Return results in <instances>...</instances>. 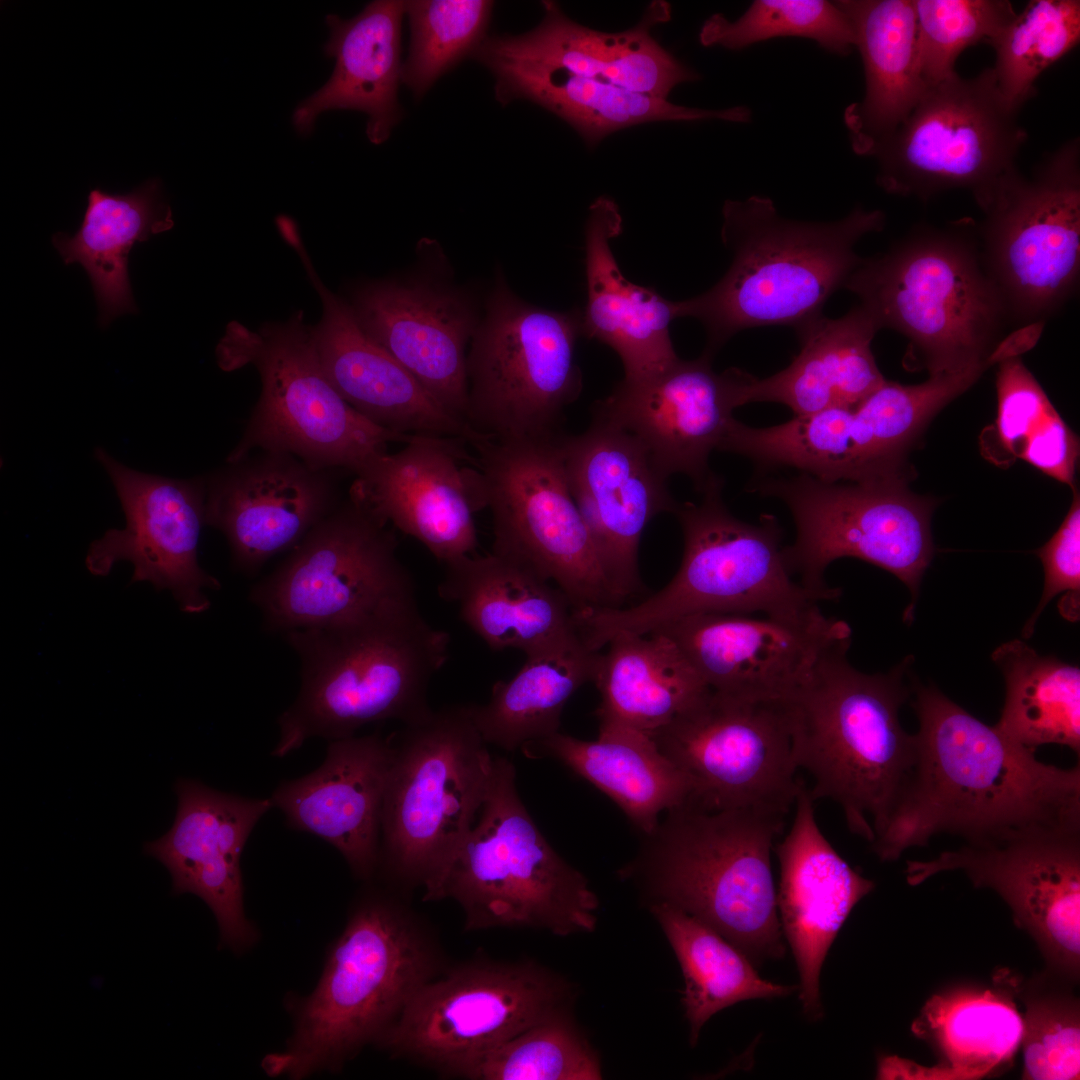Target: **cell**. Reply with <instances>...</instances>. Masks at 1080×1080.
Here are the masks:
<instances>
[{
	"instance_id": "obj_1",
	"label": "cell",
	"mask_w": 1080,
	"mask_h": 1080,
	"mask_svg": "<svg viewBox=\"0 0 1080 1080\" xmlns=\"http://www.w3.org/2000/svg\"><path fill=\"white\" fill-rule=\"evenodd\" d=\"M911 686L916 762L902 802L871 843L882 861L943 833L976 842L1033 828L1080 829L1079 763L1046 764L933 684Z\"/></svg>"
},
{
	"instance_id": "obj_2",
	"label": "cell",
	"mask_w": 1080,
	"mask_h": 1080,
	"mask_svg": "<svg viewBox=\"0 0 1080 1080\" xmlns=\"http://www.w3.org/2000/svg\"><path fill=\"white\" fill-rule=\"evenodd\" d=\"M301 664V686L278 718L281 758L313 737L355 735L364 725H404L433 709L427 691L449 657L450 635L421 614L416 595L390 600L347 622L283 634Z\"/></svg>"
},
{
	"instance_id": "obj_3",
	"label": "cell",
	"mask_w": 1080,
	"mask_h": 1080,
	"mask_svg": "<svg viewBox=\"0 0 1080 1080\" xmlns=\"http://www.w3.org/2000/svg\"><path fill=\"white\" fill-rule=\"evenodd\" d=\"M851 637L828 647L787 701L799 769L812 800L830 799L849 829L872 843L902 802L916 762V736L899 712L911 697L905 657L887 673L867 674L847 659Z\"/></svg>"
},
{
	"instance_id": "obj_4",
	"label": "cell",
	"mask_w": 1080,
	"mask_h": 1080,
	"mask_svg": "<svg viewBox=\"0 0 1080 1080\" xmlns=\"http://www.w3.org/2000/svg\"><path fill=\"white\" fill-rule=\"evenodd\" d=\"M446 968L430 927L387 885L357 899L315 990L296 1011L286 1049L268 1055L270 1076L339 1070L378 1040L417 991Z\"/></svg>"
},
{
	"instance_id": "obj_5",
	"label": "cell",
	"mask_w": 1080,
	"mask_h": 1080,
	"mask_svg": "<svg viewBox=\"0 0 1080 1080\" xmlns=\"http://www.w3.org/2000/svg\"><path fill=\"white\" fill-rule=\"evenodd\" d=\"M721 239L732 262L710 289L674 301L676 318L698 320L706 332L703 354L714 358L738 332L791 326L822 315L824 304L860 264L857 242L883 230L881 210L855 207L831 222L781 216L764 196L726 200Z\"/></svg>"
},
{
	"instance_id": "obj_6",
	"label": "cell",
	"mask_w": 1080,
	"mask_h": 1080,
	"mask_svg": "<svg viewBox=\"0 0 1080 1080\" xmlns=\"http://www.w3.org/2000/svg\"><path fill=\"white\" fill-rule=\"evenodd\" d=\"M665 813L621 875L650 904L664 902L693 916L754 965L782 958L771 849L786 814L707 809L691 801Z\"/></svg>"
},
{
	"instance_id": "obj_7",
	"label": "cell",
	"mask_w": 1080,
	"mask_h": 1080,
	"mask_svg": "<svg viewBox=\"0 0 1080 1080\" xmlns=\"http://www.w3.org/2000/svg\"><path fill=\"white\" fill-rule=\"evenodd\" d=\"M724 480L710 475L699 503H677L684 536L680 567L672 580L628 608H588L574 613L581 637L599 651L617 634H649L683 617L736 613L794 617L831 597L792 579L782 529L764 514L751 524L733 516L722 500Z\"/></svg>"
},
{
	"instance_id": "obj_8",
	"label": "cell",
	"mask_w": 1080,
	"mask_h": 1080,
	"mask_svg": "<svg viewBox=\"0 0 1080 1080\" xmlns=\"http://www.w3.org/2000/svg\"><path fill=\"white\" fill-rule=\"evenodd\" d=\"M844 288L880 329L905 336L930 373L990 362L1008 324L968 220L912 229L884 253L862 258Z\"/></svg>"
},
{
	"instance_id": "obj_9",
	"label": "cell",
	"mask_w": 1080,
	"mask_h": 1080,
	"mask_svg": "<svg viewBox=\"0 0 1080 1080\" xmlns=\"http://www.w3.org/2000/svg\"><path fill=\"white\" fill-rule=\"evenodd\" d=\"M455 901L466 931L591 932L598 899L585 876L549 844L523 804L516 770L494 756L480 817L423 901Z\"/></svg>"
},
{
	"instance_id": "obj_10",
	"label": "cell",
	"mask_w": 1080,
	"mask_h": 1080,
	"mask_svg": "<svg viewBox=\"0 0 1080 1080\" xmlns=\"http://www.w3.org/2000/svg\"><path fill=\"white\" fill-rule=\"evenodd\" d=\"M391 741L377 874L408 895L433 885L470 832L494 756L471 704L433 710Z\"/></svg>"
},
{
	"instance_id": "obj_11",
	"label": "cell",
	"mask_w": 1080,
	"mask_h": 1080,
	"mask_svg": "<svg viewBox=\"0 0 1080 1080\" xmlns=\"http://www.w3.org/2000/svg\"><path fill=\"white\" fill-rule=\"evenodd\" d=\"M215 353L223 371L252 365L261 379L260 397L227 462L257 451L283 452L317 468L356 475L387 453L390 443L413 437L371 423L341 397L325 374L302 311L258 330L232 321Z\"/></svg>"
},
{
	"instance_id": "obj_12",
	"label": "cell",
	"mask_w": 1080,
	"mask_h": 1080,
	"mask_svg": "<svg viewBox=\"0 0 1080 1080\" xmlns=\"http://www.w3.org/2000/svg\"><path fill=\"white\" fill-rule=\"evenodd\" d=\"M984 267L1008 324L1045 323L1076 293L1080 273V141L1046 154L1025 175L1015 167L974 196Z\"/></svg>"
},
{
	"instance_id": "obj_13",
	"label": "cell",
	"mask_w": 1080,
	"mask_h": 1080,
	"mask_svg": "<svg viewBox=\"0 0 1080 1080\" xmlns=\"http://www.w3.org/2000/svg\"><path fill=\"white\" fill-rule=\"evenodd\" d=\"M467 353V424L500 440L552 438L582 392L575 361L582 311L517 296L501 272Z\"/></svg>"
},
{
	"instance_id": "obj_14",
	"label": "cell",
	"mask_w": 1080,
	"mask_h": 1080,
	"mask_svg": "<svg viewBox=\"0 0 1080 1080\" xmlns=\"http://www.w3.org/2000/svg\"><path fill=\"white\" fill-rule=\"evenodd\" d=\"M909 478L827 482L806 473L764 477L750 487L782 501L792 514L796 538L783 548L790 573L804 587L833 600L841 589L824 574L830 563L854 557L896 576L911 601L903 620L911 623L923 575L934 554V503L908 488Z\"/></svg>"
},
{
	"instance_id": "obj_15",
	"label": "cell",
	"mask_w": 1080,
	"mask_h": 1080,
	"mask_svg": "<svg viewBox=\"0 0 1080 1080\" xmlns=\"http://www.w3.org/2000/svg\"><path fill=\"white\" fill-rule=\"evenodd\" d=\"M561 435L485 438L472 445L492 515V553L555 584L573 612L617 608L568 485L559 447Z\"/></svg>"
},
{
	"instance_id": "obj_16",
	"label": "cell",
	"mask_w": 1080,
	"mask_h": 1080,
	"mask_svg": "<svg viewBox=\"0 0 1080 1080\" xmlns=\"http://www.w3.org/2000/svg\"><path fill=\"white\" fill-rule=\"evenodd\" d=\"M569 998V985L538 964L474 959L423 985L376 1044L458 1077L483 1054L567 1014Z\"/></svg>"
},
{
	"instance_id": "obj_17",
	"label": "cell",
	"mask_w": 1080,
	"mask_h": 1080,
	"mask_svg": "<svg viewBox=\"0 0 1080 1080\" xmlns=\"http://www.w3.org/2000/svg\"><path fill=\"white\" fill-rule=\"evenodd\" d=\"M992 68L927 86L906 119L868 157L887 193L922 201L953 189L977 195L1016 167L1027 132Z\"/></svg>"
},
{
	"instance_id": "obj_18",
	"label": "cell",
	"mask_w": 1080,
	"mask_h": 1080,
	"mask_svg": "<svg viewBox=\"0 0 1080 1080\" xmlns=\"http://www.w3.org/2000/svg\"><path fill=\"white\" fill-rule=\"evenodd\" d=\"M388 524L350 496L250 591L263 627L287 632L338 625L416 595Z\"/></svg>"
},
{
	"instance_id": "obj_19",
	"label": "cell",
	"mask_w": 1080,
	"mask_h": 1080,
	"mask_svg": "<svg viewBox=\"0 0 1080 1080\" xmlns=\"http://www.w3.org/2000/svg\"><path fill=\"white\" fill-rule=\"evenodd\" d=\"M690 780L688 801L707 809L765 808L787 814L802 784L786 702L709 691L648 733Z\"/></svg>"
},
{
	"instance_id": "obj_20",
	"label": "cell",
	"mask_w": 1080,
	"mask_h": 1080,
	"mask_svg": "<svg viewBox=\"0 0 1080 1080\" xmlns=\"http://www.w3.org/2000/svg\"><path fill=\"white\" fill-rule=\"evenodd\" d=\"M962 871L994 890L1031 935L1051 972L1076 980L1080 964V829L1033 828L965 842L926 861H908L909 885Z\"/></svg>"
},
{
	"instance_id": "obj_21",
	"label": "cell",
	"mask_w": 1080,
	"mask_h": 1080,
	"mask_svg": "<svg viewBox=\"0 0 1080 1080\" xmlns=\"http://www.w3.org/2000/svg\"><path fill=\"white\" fill-rule=\"evenodd\" d=\"M94 457L107 472L126 519L123 529H109L93 541L85 557L87 570L107 576L114 565L128 561L131 582L168 590L181 611L201 614L210 607L206 590L221 583L198 561L205 524V478L176 479L147 474L122 464L102 447Z\"/></svg>"
},
{
	"instance_id": "obj_22",
	"label": "cell",
	"mask_w": 1080,
	"mask_h": 1080,
	"mask_svg": "<svg viewBox=\"0 0 1080 1080\" xmlns=\"http://www.w3.org/2000/svg\"><path fill=\"white\" fill-rule=\"evenodd\" d=\"M559 447L572 497L617 603L641 591L638 549L644 529L677 503L644 446L630 433L592 418Z\"/></svg>"
},
{
	"instance_id": "obj_23",
	"label": "cell",
	"mask_w": 1080,
	"mask_h": 1080,
	"mask_svg": "<svg viewBox=\"0 0 1080 1080\" xmlns=\"http://www.w3.org/2000/svg\"><path fill=\"white\" fill-rule=\"evenodd\" d=\"M655 631L678 645L711 691L769 702L789 701L823 652L851 637L846 622L818 607L794 617L696 614Z\"/></svg>"
},
{
	"instance_id": "obj_24",
	"label": "cell",
	"mask_w": 1080,
	"mask_h": 1080,
	"mask_svg": "<svg viewBox=\"0 0 1080 1080\" xmlns=\"http://www.w3.org/2000/svg\"><path fill=\"white\" fill-rule=\"evenodd\" d=\"M404 444L356 474L349 496L444 564L471 555L478 544L474 515L487 508L477 457L456 437L413 435Z\"/></svg>"
},
{
	"instance_id": "obj_25",
	"label": "cell",
	"mask_w": 1080,
	"mask_h": 1080,
	"mask_svg": "<svg viewBox=\"0 0 1080 1080\" xmlns=\"http://www.w3.org/2000/svg\"><path fill=\"white\" fill-rule=\"evenodd\" d=\"M712 360L702 353L643 379H622L593 404L592 418L633 435L663 477L684 474L701 492L713 473L709 456L742 406L746 375L735 367L718 373Z\"/></svg>"
},
{
	"instance_id": "obj_26",
	"label": "cell",
	"mask_w": 1080,
	"mask_h": 1080,
	"mask_svg": "<svg viewBox=\"0 0 1080 1080\" xmlns=\"http://www.w3.org/2000/svg\"><path fill=\"white\" fill-rule=\"evenodd\" d=\"M335 471L273 451L227 462L205 478V524L226 537L234 567L252 574L340 504Z\"/></svg>"
},
{
	"instance_id": "obj_27",
	"label": "cell",
	"mask_w": 1080,
	"mask_h": 1080,
	"mask_svg": "<svg viewBox=\"0 0 1080 1080\" xmlns=\"http://www.w3.org/2000/svg\"><path fill=\"white\" fill-rule=\"evenodd\" d=\"M177 811L171 828L146 842L145 854L168 870L175 895L201 898L216 918L220 944L238 953L251 947L257 931L243 903L240 858L258 821L272 809L271 798H248L179 778Z\"/></svg>"
},
{
	"instance_id": "obj_28",
	"label": "cell",
	"mask_w": 1080,
	"mask_h": 1080,
	"mask_svg": "<svg viewBox=\"0 0 1080 1080\" xmlns=\"http://www.w3.org/2000/svg\"><path fill=\"white\" fill-rule=\"evenodd\" d=\"M280 233L299 255L321 299L322 317L311 334L325 374L341 397L365 419L392 432L456 437L470 445L484 439L364 332L350 304L321 281L294 223Z\"/></svg>"
},
{
	"instance_id": "obj_29",
	"label": "cell",
	"mask_w": 1080,
	"mask_h": 1080,
	"mask_svg": "<svg viewBox=\"0 0 1080 1080\" xmlns=\"http://www.w3.org/2000/svg\"><path fill=\"white\" fill-rule=\"evenodd\" d=\"M350 306L364 332L466 422L467 353L480 321L470 295L421 276L369 283Z\"/></svg>"
},
{
	"instance_id": "obj_30",
	"label": "cell",
	"mask_w": 1080,
	"mask_h": 1080,
	"mask_svg": "<svg viewBox=\"0 0 1080 1080\" xmlns=\"http://www.w3.org/2000/svg\"><path fill=\"white\" fill-rule=\"evenodd\" d=\"M814 801L802 786L792 825L775 847L780 863L776 893L781 927L800 976L799 999L810 1021L823 1017L820 973L836 935L854 906L875 887L853 869L821 832Z\"/></svg>"
},
{
	"instance_id": "obj_31",
	"label": "cell",
	"mask_w": 1080,
	"mask_h": 1080,
	"mask_svg": "<svg viewBox=\"0 0 1080 1080\" xmlns=\"http://www.w3.org/2000/svg\"><path fill=\"white\" fill-rule=\"evenodd\" d=\"M391 756V737L377 733L329 741L319 768L282 781L270 797L289 828L332 845L365 882L377 874Z\"/></svg>"
},
{
	"instance_id": "obj_32",
	"label": "cell",
	"mask_w": 1080,
	"mask_h": 1080,
	"mask_svg": "<svg viewBox=\"0 0 1080 1080\" xmlns=\"http://www.w3.org/2000/svg\"><path fill=\"white\" fill-rule=\"evenodd\" d=\"M542 7L543 19L532 30L486 37L480 46L665 100L677 85L699 79L652 36L653 27L671 19V6L664 0L652 1L634 27L617 33L580 25L555 1H542Z\"/></svg>"
},
{
	"instance_id": "obj_33",
	"label": "cell",
	"mask_w": 1080,
	"mask_h": 1080,
	"mask_svg": "<svg viewBox=\"0 0 1080 1080\" xmlns=\"http://www.w3.org/2000/svg\"><path fill=\"white\" fill-rule=\"evenodd\" d=\"M621 232L618 205L607 196L596 198L585 224L587 301L581 309V335L617 353L623 379L639 380L679 359L670 337L675 305L622 274L610 245Z\"/></svg>"
},
{
	"instance_id": "obj_34",
	"label": "cell",
	"mask_w": 1080,
	"mask_h": 1080,
	"mask_svg": "<svg viewBox=\"0 0 1080 1080\" xmlns=\"http://www.w3.org/2000/svg\"><path fill=\"white\" fill-rule=\"evenodd\" d=\"M404 4L378 0L351 19L327 15L330 37L324 50L335 67L329 80L293 112L297 132H310L323 112L348 109L368 116L366 134L372 143L389 138L403 115L398 88Z\"/></svg>"
},
{
	"instance_id": "obj_35",
	"label": "cell",
	"mask_w": 1080,
	"mask_h": 1080,
	"mask_svg": "<svg viewBox=\"0 0 1080 1080\" xmlns=\"http://www.w3.org/2000/svg\"><path fill=\"white\" fill-rule=\"evenodd\" d=\"M473 58L495 78L497 101L528 100L567 122L590 148L613 132L656 121L723 120L747 123L745 106L703 109L629 91L566 70L509 58L479 46Z\"/></svg>"
},
{
	"instance_id": "obj_36",
	"label": "cell",
	"mask_w": 1080,
	"mask_h": 1080,
	"mask_svg": "<svg viewBox=\"0 0 1080 1080\" xmlns=\"http://www.w3.org/2000/svg\"><path fill=\"white\" fill-rule=\"evenodd\" d=\"M439 596L492 650L525 654L575 630L573 609L555 585L501 555H465L445 563Z\"/></svg>"
},
{
	"instance_id": "obj_37",
	"label": "cell",
	"mask_w": 1080,
	"mask_h": 1080,
	"mask_svg": "<svg viewBox=\"0 0 1080 1080\" xmlns=\"http://www.w3.org/2000/svg\"><path fill=\"white\" fill-rule=\"evenodd\" d=\"M795 330L798 354L769 377L759 379L747 373L742 405L776 402L802 416L832 407H855L885 382L871 349L880 328L861 304L839 318L822 314Z\"/></svg>"
},
{
	"instance_id": "obj_38",
	"label": "cell",
	"mask_w": 1080,
	"mask_h": 1080,
	"mask_svg": "<svg viewBox=\"0 0 1080 1080\" xmlns=\"http://www.w3.org/2000/svg\"><path fill=\"white\" fill-rule=\"evenodd\" d=\"M1000 988L957 986L933 995L912 1024L939 1063L931 1068L895 1056L879 1060V1079H979L1003 1068L1020 1047L1023 1023L1012 980Z\"/></svg>"
},
{
	"instance_id": "obj_39",
	"label": "cell",
	"mask_w": 1080,
	"mask_h": 1080,
	"mask_svg": "<svg viewBox=\"0 0 1080 1080\" xmlns=\"http://www.w3.org/2000/svg\"><path fill=\"white\" fill-rule=\"evenodd\" d=\"M530 758H552L609 796L642 835L651 833L660 816L687 802L689 778L643 731L599 722L596 740L585 741L560 731L521 748Z\"/></svg>"
},
{
	"instance_id": "obj_40",
	"label": "cell",
	"mask_w": 1080,
	"mask_h": 1080,
	"mask_svg": "<svg viewBox=\"0 0 1080 1080\" xmlns=\"http://www.w3.org/2000/svg\"><path fill=\"white\" fill-rule=\"evenodd\" d=\"M850 20L862 57L865 94L844 112L853 151L869 156L923 95L913 0L835 1Z\"/></svg>"
},
{
	"instance_id": "obj_41",
	"label": "cell",
	"mask_w": 1080,
	"mask_h": 1080,
	"mask_svg": "<svg viewBox=\"0 0 1080 1080\" xmlns=\"http://www.w3.org/2000/svg\"><path fill=\"white\" fill-rule=\"evenodd\" d=\"M173 226L162 182L152 178L125 194L90 190L77 232L53 235L52 243L63 262L79 263L87 272L101 327L120 315L137 313L128 274V256L134 244Z\"/></svg>"
},
{
	"instance_id": "obj_42",
	"label": "cell",
	"mask_w": 1080,
	"mask_h": 1080,
	"mask_svg": "<svg viewBox=\"0 0 1080 1080\" xmlns=\"http://www.w3.org/2000/svg\"><path fill=\"white\" fill-rule=\"evenodd\" d=\"M599 655L593 683L601 700L595 715L651 733L671 722L710 689L665 633H620Z\"/></svg>"
},
{
	"instance_id": "obj_43",
	"label": "cell",
	"mask_w": 1080,
	"mask_h": 1080,
	"mask_svg": "<svg viewBox=\"0 0 1080 1080\" xmlns=\"http://www.w3.org/2000/svg\"><path fill=\"white\" fill-rule=\"evenodd\" d=\"M525 655L523 666L510 680L493 685L486 704H471L484 741L506 752L559 731L568 700L593 681L600 652L591 649L575 629Z\"/></svg>"
},
{
	"instance_id": "obj_44",
	"label": "cell",
	"mask_w": 1080,
	"mask_h": 1080,
	"mask_svg": "<svg viewBox=\"0 0 1080 1080\" xmlns=\"http://www.w3.org/2000/svg\"><path fill=\"white\" fill-rule=\"evenodd\" d=\"M990 365L981 362L929 373L926 381L914 385L885 380L853 410L851 449L856 479L909 477L906 455L924 426Z\"/></svg>"
},
{
	"instance_id": "obj_45",
	"label": "cell",
	"mask_w": 1080,
	"mask_h": 1080,
	"mask_svg": "<svg viewBox=\"0 0 1080 1080\" xmlns=\"http://www.w3.org/2000/svg\"><path fill=\"white\" fill-rule=\"evenodd\" d=\"M650 911L670 943L684 977L682 1005L691 1046L704 1024L720 1010L750 999L785 997L796 987L759 976L754 964L712 928L664 902Z\"/></svg>"
},
{
	"instance_id": "obj_46",
	"label": "cell",
	"mask_w": 1080,
	"mask_h": 1080,
	"mask_svg": "<svg viewBox=\"0 0 1080 1080\" xmlns=\"http://www.w3.org/2000/svg\"><path fill=\"white\" fill-rule=\"evenodd\" d=\"M1005 681V699L996 725L1011 741L1033 751L1058 744L1080 753V669L1038 654L1014 639L992 655Z\"/></svg>"
},
{
	"instance_id": "obj_47",
	"label": "cell",
	"mask_w": 1080,
	"mask_h": 1080,
	"mask_svg": "<svg viewBox=\"0 0 1080 1080\" xmlns=\"http://www.w3.org/2000/svg\"><path fill=\"white\" fill-rule=\"evenodd\" d=\"M997 415L982 440L995 464L1020 458L1059 482L1073 481L1079 440L1020 356L997 362Z\"/></svg>"
},
{
	"instance_id": "obj_48",
	"label": "cell",
	"mask_w": 1080,
	"mask_h": 1080,
	"mask_svg": "<svg viewBox=\"0 0 1080 1080\" xmlns=\"http://www.w3.org/2000/svg\"><path fill=\"white\" fill-rule=\"evenodd\" d=\"M1080 39L1078 0H1034L990 42L992 71L1006 101L1020 110L1035 94V82Z\"/></svg>"
},
{
	"instance_id": "obj_49",
	"label": "cell",
	"mask_w": 1080,
	"mask_h": 1080,
	"mask_svg": "<svg viewBox=\"0 0 1080 1080\" xmlns=\"http://www.w3.org/2000/svg\"><path fill=\"white\" fill-rule=\"evenodd\" d=\"M493 2L485 0L405 1L411 39L401 80L418 98L487 37Z\"/></svg>"
},
{
	"instance_id": "obj_50",
	"label": "cell",
	"mask_w": 1080,
	"mask_h": 1080,
	"mask_svg": "<svg viewBox=\"0 0 1080 1080\" xmlns=\"http://www.w3.org/2000/svg\"><path fill=\"white\" fill-rule=\"evenodd\" d=\"M778 37L811 39L840 56L851 53L856 43L846 14L836 2L825 0H756L736 20L721 13L711 15L699 32L703 46L729 50Z\"/></svg>"
},
{
	"instance_id": "obj_51",
	"label": "cell",
	"mask_w": 1080,
	"mask_h": 1080,
	"mask_svg": "<svg viewBox=\"0 0 1080 1080\" xmlns=\"http://www.w3.org/2000/svg\"><path fill=\"white\" fill-rule=\"evenodd\" d=\"M458 1077L475 1080H598L596 1052L567 1014L515 1036L467 1065Z\"/></svg>"
},
{
	"instance_id": "obj_52",
	"label": "cell",
	"mask_w": 1080,
	"mask_h": 1080,
	"mask_svg": "<svg viewBox=\"0 0 1080 1080\" xmlns=\"http://www.w3.org/2000/svg\"><path fill=\"white\" fill-rule=\"evenodd\" d=\"M917 50L927 86L956 73L959 55L982 40L991 42L1015 17L1006 0H913Z\"/></svg>"
},
{
	"instance_id": "obj_53",
	"label": "cell",
	"mask_w": 1080,
	"mask_h": 1080,
	"mask_svg": "<svg viewBox=\"0 0 1080 1080\" xmlns=\"http://www.w3.org/2000/svg\"><path fill=\"white\" fill-rule=\"evenodd\" d=\"M1021 993L1025 1006L1021 1043L1024 1079H1079L1080 1019L1078 1000L1051 987L1044 979L1031 981Z\"/></svg>"
},
{
	"instance_id": "obj_54",
	"label": "cell",
	"mask_w": 1080,
	"mask_h": 1080,
	"mask_svg": "<svg viewBox=\"0 0 1080 1080\" xmlns=\"http://www.w3.org/2000/svg\"><path fill=\"white\" fill-rule=\"evenodd\" d=\"M1036 554L1043 564L1044 588L1039 604L1023 628L1025 638L1032 636L1037 619L1047 604L1060 593H1066L1058 604L1061 615L1072 622L1079 619L1080 497L1076 489L1060 527Z\"/></svg>"
}]
</instances>
